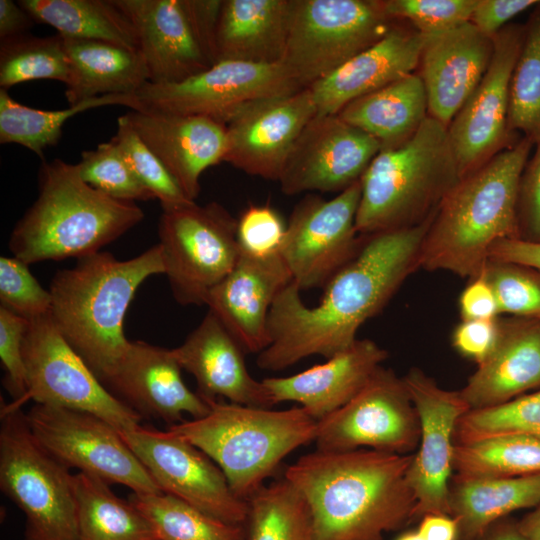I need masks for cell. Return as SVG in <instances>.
Wrapping results in <instances>:
<instances>
[{"instance_id": "6da1fadb", "label": "cell", "mask_w": 540, "mask_h": 540, "mask_svg": "<svg viewBox=\"0 0 540 540\" xmlns=\"http://www.w3.org/2000/svg\"><path fill=\"white\" fill-rule=\"evenodd\" d=\"M434 216L414 226L363 235L358 252L322 287L315 307L306 306L300 288L290 282L271 307L270 344L258 354V367L280 371L309 356L328 359L349 348L359 328L419 267L421 245Z\"/></svg>"}, {"instance_id": "7a4b0ae2", "label": "cell", "mask_w": 540, "mask_h": 540, "mask_svg": "<svg viewBox=\"0 0 540 540\" xmlns=\"http://www.w3.org/2000/svg\"><path fill=\"white\" fill-rule=\"evenodd\" d=\"M412 459L372 449H316L284 477L309 503L315 540H384L414 521L416 499L406 480Z\"/></svg>"}, {"instance_id": "3957f363", "label": "cell", "mask_w": 540, "mask_h": 540, "mask_svg": "<svg viewBox=\"0 0 540 540\" xmlns=\"http://www.w3.org/2000/svg\"><path fill=\"white\" fill-rule=\"evenodd\" d=\"M533 146L520 137L458 181L436 210L421 245L419 267L472 279L497 241L519 238L518 188Z\"/></svg>"}, {"instance_id": "277c9868", "label": "cell", "mask_w": 540, "mask_h": 540, "mask_svg": "<svg viewBox=\"0 0 540 540\" xmlns=\"http://www.w3.org/2000/svg\"><path fill=\"white\" fill-rule=\"evenodd\" d=\"M154 274H164L159 244L129 260L99 251L77 259L51 280L49 317L101 382L113 374L129 346L123 329L126 311L138 287Z\"/></svg>"}, {"instance_id": "5b68a950", "label": "cell", "mask_w": 540, "mask_h": 540, "mask_svg": "<svg viewBox=\"0 0 540 540\" xmlns=\"http://www.w3.org/2000/svg\"><path fill=\"white\" fill-rule=\"evenodd\" d=\"M38 180V197L9 239L13 256L28 265L99 252L144 218L134 202L113 199L85 183L77 164L43 161Z\"/></svg>"}, {"instance_id": "8992f818", "label": "cell", "mask_w": 540, "mask_h": 540, "mask_svg": "<svg viewBox=\"0 0 540 540\" xmlns=\"http://www.w3.org/2000/svg\"><path fill=\"white\" fill-rule=\"evenodd\" d=\"M460 179L447 127L428 116L409 140L381 148L362 175L357 232L372 235L425 221Z\"/></svg>"}, {"instance_id": "52a82bcc", "label": "cell", "mask_w": 540, "mask_h": 540, "mask_svg": "<svg viewBox=\"0 0 540 540\" xmlns=\"http://www.w3.org/2000/svg\"><path fill=\"white\" fill-rule=\"evenodd\" d=\"M209 413L169 430L203 451L222 470L233 493L247 501L273 476L282 460L314 442L317 420L306 410L206 401Z\"/></svg>"}, {"instance_id": "ba28073f", "label": "cell", "mask_w": 540, "mask_h": 540, "mask_svg": "<svg viewBox=\"0 0 540 540\" xmlns=\"http://www.w3.org/2000/svg\"><path fill=\"white\" fill-rule=\"evenodd\" d=\"M0 489L25 515V540H78L74 475L14 402L1 406Z\"/></svg>"}, {"instance_id": "9c48e42d", "label": "cell", "mask_w": 540, "mask_h": 540, "mask_svg": "<svg viewBox=\"0 0 540 540\" xmlns=\"http://www.w3.org/2000/svg\"><path fill=\"white\" fill-rule=\"evenodd\" d=\"M396 20L382 0H292L282 64L307 88L382 39Z\"/></svg>"}, {"instance_id": "30bf717a", "label": "cell", "mask_w": 540, "mask_h": 540, "mask_svg": "<svg viewBox=\"0 0 540 540\" xmlns=\"http://www.w3.org/2000/svg\"><path fill=\"white\" fill-rule=\"evenodd\" d=\"M236 230L237 219L216 202L162 209L158 244L179 304H206L210 291L231 272L240 256Z\"/></svg>"}, {"instance_id": "8fae6325", "label": "cell", "mask_w": 540, "mask_h": 540, "mask_svg": "<svg viewBox=\"0 0 540 540\" xmlns=\"http://www.w3.org/2000/svg\"><path fill=\"white\" fill-rule=\"evenodd\" d=\"M22 352L26 400L89 412L120 431L140 425L142 416L108 391L49 314L28 321Z\"/></svg>"}, {"instance_id": "7c38bea8", "label": "cell", "mask_w": 540, "mask_h": 540, "mask_svg": "<svg viewBox=\"0 0 540 540\" xmlns=\"http://www.w3.org/2000/svg\"><path fill=\"white\" fill-rule=\"evenodd\" d=\"M41 445L66 467L77 468L133 493H163L123 440L120 430L89 412L36 404L26 414Z\"/></svg>"}, {"instance_id": "4fadbf2b", "label": "cell", "mask_w": 540, "mask_h": 540, "mask_svg": "<svg viewBox=\"0 0 540 540\" xmlns=\"http://www.w3.org/2000/svg\"><path fill=\"white\" fill-rule=\"evenodd\" d=\"M301 89L282 63L223 60L181 82H147L134 94V110L202 116L226 125L253 102Z\"/></svg>"}, {"instance_id": "5bb4252c", "label": "cell", "mask_w": 540, "mask_h": 540, "mask_svg": "<svg viewBox=\"0 0 540 540\" xmlns=\"http://www.w3.org/2000/svg\"><path fill=\"white\" fill-rule=\"evenodd\" d=\"M419 439V417L403 378L380 366L353 399L317 422L314 442L321 451L412 454Z\"/></svg>"}, {"instance_id": "9a60e30c", "label": "cell", "mask_w": 540, "mask_h": 540, "mask_svg": "<svg viewBox=\"0 0 540 540\" xmlns=\"http://www.w3.org/2000/svg\"><path fill=\"white\" fill-rule=\"evenodd\" d=\"M360 196L359 180L330 200L308 195L294 207L279 254L300 290L322 288L358 252Z\"/></svg>"}, {"instance_id": "2e32d148", "label": "cell", "mask_w": 540, "mask_h": 540, "mask_svg": "<svg viewBox=\"0 0 540 540\" xmlns=\"http://www.w3.org/2000/svg\"><path fill=\"white\" fill-rule=\"evenodd\" d=\"M120 434L160 490L227 523L245 526L248 502L203 451L173 433L138 425Z\"/></svg>"}, {"instance_id": "e0dca14e", "label": "cell", "mask_w": 540, "mask_h": 540, "mask_svg": "<svg viewBox=\"0 0 540 540\" xmlns=\"http://www.w3.org/2000/svg\"><path fill=\"white\" fill-rule=\"evenodd\" d=\"M524 24L509 23L494 37L490 65L447 127L461 178L517 140L508 129L510 87Z\"/></svg>"}, {"instance_id": "ac0fdd59", "label": "cell", "mask_w": 540, "mask_h": 540, "mask_svg": "<svg viewBox=\"0 0 540 540\" xmlns=\"http://www.w3.org/2000/svg\"><path fill=\"white\" fill-rule=\"evenodd\" d=\"M402 378L420 422L419 444L406 473L416 499L414 521L430 513L450 515L454 434L459 419L470 408L460 391L440 387L419 368H411Z\"/></svg>"}, {"instance_id": "d6986e66", "label": "cell", "mask_w": 540, "mask_h": 540, "mask_svg": "<svg viewBox=\"0 0 540 540\" xmlns=\"http://www.w3.org/2000/svg\"><path fill=\"white\" fill-rule=\"evenodd\" d=\"M380 143L338 114H316L303 128L278 182L286 195L342 192L357 181L380 151Z\"/></svg>"}, {"instance_id": "ffe728a7", "label": "cell", "mask_w": 540, "mask_h": 540, "mask_svg": "<svg viewBox=\"0 0 540 540\" xmlns=\"http://www.w3.org/2000/svg\"><path fill=\"white\" fill-rule=\"evenodd\" d=\"M316 114L309 88L243 107L226 123L224 162L246 174L278 181L293 144Z\"/></svg>"}, {"instance_id": "44dd1931", "label": "cell", "mask_w": 540, "mask_h": 540, "mask_svg": "<svg viewBox=\"0 0 540 540\" xmlns=\"http://www.w3.org/2000/svg\"><path fill=\"white\" fill-rule=\"evenodd\" d=\"M292 282L279 253L254 257L240 252L231 272L209 293L206 305L245 353H260L270 344L268 317L279 293Z\"/></svg>"}, {"instance_id": "7402d4cb", "label": "cell", "mask_w": 540, "mask_h": 540, "mask_svg": "<svg viewBox=\"0 0 540 540\" xmlns=\"http://www.w3.org/2000/svg\"><path fill=\"white\" fill-rule=\"evenodd\" d=\"M181 366L172 349L143 341H130L113 374L104 382L118 398L141 416L146 415L174 425L206 416L209 404L184 383Z\"/></svg>"}, {"instance_id": "603a6c76", "label": "cell", "mask_w": 540, "mask_h": 540, "mask_svg": "<svg viewBox=\"0 0 540 540\" xmlns=\"http://www.w3.org/2000/svg\"><path fill=\"white\" fill-rule=\"evenodd\" d=\"M124 115L186 197L195 201L201 174L224 162L226 125L202 116L147 110H131Z\"/></svg>"}, {"instance_id": "cb8c5ba5", "label": "cell", "mask_w": 540, "mask_h": 540, "mask_svg": "<svg viewBox=\"0 0 540 540\" xmlns=\"http://www.w3.org/2000/svg\"><path fill=\"white\" fill-rule=\"evenodd\" d=\"M493 51V38L471 22L427 36L417 73L425 87L428 116L448 127L482 80Z\"/></svg>"}, {"instance_id": "d4e9b609", "label": "cell", "mask_w": 540, "mask_h": 540, "mask_svg": "<svg viewBox=\"0 0 540 540\" xmlns=\"http://www.w3.org/2000/svg\"><path fill=\"white\" fill-rule=\"evenodd\" d=\"M172 352L195 378L197 393L205 401L221 397L247 406L275 405L263 382L248 371L241 345L212 311Z\"/></svg>"}, {"instance_id": "484cf974", "label": "cell", "mask_w": 540, "mask_h": 540, "mask_svg": "<svg viewBox=\"0 0 540 540\" xmlns=\"http://www.w3.org/2000/svg\"><path fill=\"white\" fill-rule=\"evenodd\" d=\"M427 36L394 23L378 42L310 87L318 114H338L350 102L415 72Z\"/></svg>"}, {"instance_id": "4316f807", "label": "cell", "mask_w": 540, "mask_h": 540, "mask_svg": "<svg viewBox=\"0 0 540 540\" xmlns=\"http://www.w3.org/2000/svg\"><path fill=\"white\" fill-rule=\"evenodd\" d=\"M388 352L370 339H357L349 348L288 377L262 380L275 405L297 402L319 421L353 399L387 359Z\"/></svg>"}, {"instance_id": "83f0119b", "label": "cell", "mask_w": 540, "mask_h": 540, "mask_svg": "<svg viewBox=\"0 0 540 540\" xmlns=\"http://www.w3.org/2000/svg\"><path fill=\"white\" fill-rule=\"evenodd\" d=\"M112 2L136 30L149 82L177 83L211 67L194 36L182 0Z\"/></svg>"}, {"instance_id": "f1b7e54d", "label": "cell", "mask_w": 540, "mask_h": 540, "mask_svg": "<svg viewBox=\"0 0 540 540\" xmlns=\"http://www.w3.org/2000/svg\"><path fill=\"white\" fill-rule=\"evenodd\" d=\"M532 389H540V320L501 321V336L493 353L459 390L470 410L503 404Z\"/></svg>"}, {"instance_id": "f546056e", "label": "cell", "mask_w": 540, "mask_h": 540, "mask_svg": "<svg viewBox=\"0 0 540 540\" xmlns=\"http://www.w3.org/2000/svg\"><path fill=\"white\" fill-rule=\"evenodd\" d=\"M292 0H223L217 34L218 62L281 63Z\"/></svg>"}, {"instance_id": "4dcf8cb0", "label": "cell", "mask_w": 540, "mask_h": 540, "mask_svg": "<svg viewBox=\"0 0 540 540\" xmlns=\"http://www.w3.org/2000/svg\"><path fill=\"white\" fill-rule=\"evenodd\" d=\"M64 45L70 69L65 85L69 106L99 96L135 94L149 82L148 68L139 51L74 38H64Z\"/></svg>"}, {"instance_id": "1f68e13d", "label": "cell", "mask_w": 540, "mask_h": 540, "mask_svg": "<svg viewBox=\"0 0 540 540\" xmlns=\"http://www.w3.org/2000/svg\"><path fill=\"white\" fill-rule=\"evenodd\" d=\"M448 501L450 516L458 526L457 540H480L496 521L540 504V472L515 477H454Z\"/></svg>"}, {"instance_id": "d6a6232c", "label": "cell", "mask_w": 540, "mask_h": 540, "mask_svg": "<svg viewBox=\"0 0 540 540\" xmlns=\"http://www.w3.org/2000/svg\"><path fill=\"white\" fill-rule=\"evenodd\" d=\"M338 115L374 137L381 148L401 145L428 117L424 84L414 72L350 102Z\"/></svg>"}, {"instance_id": "836d02e7", "label": "cell", "mask_w": 540, "mask_h": 540, "mask_svg": "<svg viewBox=\"0 0 540 540\" xmlns=\"http://www.w3.org/2000/svg\"><path fill=\"white\" fill-rule=\"evenodd\" d=\"M36 23L64 38L97 40L139 51L136 30L112 0H20Z\"/></svg>"}, {"instance_id": "e575fe53", "label": "cell", "mask_w": 540, "mask_h": 540, "mask_svg": "<svg viewBox=\"0 0 540 540\" xmlns=\"http://www.w3.org/2000/svg\"><path fill=\"white\" fill-rule=\"evenodd\" d=\"M78 540H159L148 518L98 477L74 475Z\"/></svg>"}, {"instance_id": "d590c367", "label": "cell", "mask_w": 540, "mask_h": 540, "mask_svg": "<svg viewBox=\"0 0 540 540\" xmlns=\"http://www.w3.org/2000/svg\"><path fill=\"white\" fill-rule=\"evenodd\" d=\"M109 105H123L134 110V94H112L85 100L61 110H41L23 105L7 90H0V143L19 144L42 160L48 147L55 146L62 135L65 122L89 109Z\"/></svg>"}, {"instance_id": "8d00e7d4", "label": "cell", "mask_w": 540, "mask_h": 540, "mask_svg": "<svg viewBox=\"0 0 540 540\" xmlns=\"http://www.w3.org/2000/svg\"><path fill=\"white\" fill-rule=\"evenodd\" d=\"M247 502V540H315L309 503L284 476L261 486Z\"/></svg>"}, {"instance_id": "74e56055", "label": "cell", "mask_w": 540, "mask_h": 540, "mask_svg": "<svg viewBox=\"0 0 540 540\" xmlns=\"http://www.w3.org/2000/svg\"><path fill=\"white\" fill-rule=\"evenodd\" d=\"M455 478L515 477L540 472V439L505 435L455 444Z\"/></svg>"}, {"instance_id": "f35d334b", "label": "cell", "mask_w": 540, "mask_h": 540, "mask_svg": "<svg viewBox=\"0 0 540 540\" xmlns=\"http://www.w3.org/2000/svg\"><path fill=\"white\" fill-rule=\"evenodd\" d=\"M129 500L159 540H247L245 526L219 520L172 495L132 493Z\"/></svg>"}, {"instance_id": "ab89813d", "label": "cell", "mask_w": 540, "mask_h": 540, "mask_svg": "<svg viewBox=\"0 0 540 540\" xmlns=\"http://www.w3.org/2000/svg\"><path fill=\"white\" fill-rule=\"evenodd\" d=\"M508 129L540 142V1L524 24V39L510 87Z\"/></svg>"}, {"instance_id": "60d3db41", "label": "cell", "mask_w": 540, "mask_h": 540, "mask_svg": "<svg viewBox=\"0 0 540 540\" xmlns=\"http://www.w3.org/2000/svg\"><path fill=\"white\" fill-rule=\"evenodd\" d=\"M69 61L64 38L26 34L0 43V87L7 90L31 80L69 81Z\"/></svg>"}, {"instance_id": "b9f144b4", "label": "cell", "mask_w": 540, "mask_h": 540, "mask_svg": "<svg viewBox=\"0 0 540 540\" xmlns=\"http://www.w3.org/2000/svg\"><path fill=\"white\" fill-rule=\"evenodd\" d=\"M505 435L540 439V397L536 392L496 406L469 410L456 425L454 442L467 444Z\"/></svg>"}, {"instance_id": "7bdbcfd3", "label": "cell", "mask_w": 540, "mask_h": 540, "mask_svg": "<svg viewBox=\"0 0 540 540\" xmlns=\"http://www.w3.org/2000/svg\"><path fill=\"white\" fill-rule=\"evenodd\" d=\"M77 167L85 183L113 199L134 203L155 199L112 139L83 151Z\"/></svg>"}, {"instance_id": "ee69618b", "label": "cell", "mask_w": 540, "mask_h": 540, "mask_svg": "<svg viewBox=\"0 0 540 540\" xmlns=\"http://www.w3.org/2000/svg\"><path fill=\"white\" fill-rule=\"evenodd\" d=\"M144 186L160 201L162 209L190 202L160 159L143 142L125 115L117 120L116 134L111 138Z\"/></svg>"}, {"instance_id": "f6af8a7d", "label": "cell", "mask_w": 540, "mask_h": 540, "mask_svg": "<svg viewBox=\"0 0 540 540\" xmlns=\"http://www.w3.org/2000/svg\"><path fill=\"white\" fill-rule=\"evenodd\" d=\"M500 314L540 320V272L520 264L488 260L483 268Z\"/></svg>"}, {"instance_id": "bcb514c9", "label": "cell", "mask_w": 540, "mask_h": 540, "mask_svg": "<svg viewBox=\"0 0 540 540\" xmlns=\"http://www.w3.org/2000/svg\"><path fill=\"white\" fill-rule=\"evenodd\" d=\"M478 0H382L386 15L407 21L425 36L438 35L470 22Z\"/></svg>"}, {"instance_id": "7dc6e473", "label": "cell", "mask_w": 540, "mask_h": 540, "mask_svg": "<svg viewBox=\"0 0 540 540\" xmlns=\"http://www.w3.org/2000/svg\"><path fill=\"white\" fill-rule=\"evenodd\" d=\"M1 306L29 320L46 316L51 294L32 275L28 264L17 257L0 258Z\"/></svg>"}, {"instance_id": "c3c4849f", "label": "cell", "mask_w": 540, "mask_h": 540, "mask_svg": "<svg viewBox=\"0 0 540 540\" xmlns=\"http://www.w3.org/2000/svg\"><path fill=\"white\" fill-rule=\"evenodd\" d=\"M286 227L287 223L270 205H249L237 219L240 252L254 257L279 253Z\"/></svg>"}, {"instance_id": "681fc988", "label": "cell", "mask_w": 540, "mask_h": 540, "mask_svg": "<svg viewBox=\"0 0 540 540\" xmlns=\"http://www.w3.org/2000/svg\"><path fill=\"white\" fill-rule=\"evenodd\" d=\"M28 320L0 307V358L6 371L4 386L13 402L22 405L26 401V371L23 360V340Z\"/></svg>"}, {"instance_id": "f907efd6", "label": "cell", "mask_w": 540, "mask_h": 540, "mask_svg": "<svg viewBox=\"0 0 540 540\" xmlns=\"http://www.w3.org/2000/svg\"><path fill=\"white\" fill-rule=\"evenodd\" d=\"M522 171L517 200L519 238L540 243V142Z\"/></svg>"}, {"instance_id": "816d5d0a", "label": "cell", "mask_w": 540, "mask_h": 540, "mask_svg": "<svg viewBox=\"0 0 540 540\" xmlns=\"http://www.w3.org/2000/svg\"><path fill=\"white\" fill-rule=\"evenodd\" d=\"M500 336L498 318L462 320L452 333V345L463 357L480 365L493 353Z\"/></svg>"}, {"instance_id": "f5cc1de1", "label": "cell", "mask_w": 540, "mask_h": 540, "mask_svg": "<svg viewBox=\"0 0 540 540\" xmlns=\"http://www.w3.org/2000/svg\"><path fill=\"white\" fill-rule=\"evenodd\" d=\"M191 29L204 56L218 62L217 34L223 0H182Z\"/></svg>"}, {"instance_id": "db71d44e", "label": "cell", "mask_w": 540, "mask_h": 540, "mask_svg": "<svg viewBox=\"0 0 540 540\" xmlns=\"http://www.w3.org/2000/svg\"><path fill=\"white\" fill-rule=\"evenodd\" d=\"M538 0H478L470 22L485 36L493 38L509 21Z\"/></svg>"}, {"instance_id": "11a10c76", "label": "cell", "mask_w": 540, "mask_h": 540, "mask_svg": "<svg viewBox=\"0 0 540 540\" xmlns=\"http://www.w3.org/2000/svg\"><path fill=\"white\" fill-rule=\"evenodd\" d=\"M459 310L462 320L496 319L500 315L495 293L483 270L462 291Z\"/></svg>"}, {"instance_id": "9f6ffc18", "label": "cell", "mask_w": 540, "mask_h": 540, "mask_svg": "<svg viewBox=\"0 0 540 540\" xmlns=\"http://www.w3.org/2000/svg\"><path fill=\"white\" fill-rule=\"evenodd\" d=\"M488 260L520 264L540 272V243L520 238L502 239L491 247Z\"/></svg>"}, {"instance_id": "6f0895ef", "label": "cell", "mask_w": 540, "mask_h": 540, "mask_svg": "<svg viewBox=\"0 0 540 540\" xmlns=\"http://www.w3.org/2000/svg\"><path fill=\"white\" fill-rule=\"evenodd\" d=\"M35 23L18 2L0 0V43L29 34Z\"/></svg>"}, {"instance_id": "680465c9", "label": "cell", "mask_w": 540, "mask_h": 540, "mask_svg": "<svg viewBox=\"0 0 540 540\" xmlns=\"http://www.w3.org/2000/svg\"><path fill=\"white\" fill-rule=\"evenodd\" d=\"M424 540H457L458 526L455 519L442 513H430L419 520L417 529Z\"/></svg>"}, {"instance_id": "91938a15", "label": "cell", "mask_w": 540, "mask_h": 540, "mask_svg": "<svg viewBox=\"0 0 540 540\" xmlns=\"http://www.w3.org/2000/svg\"><path fill=\"white\" fill-rule=\"evenodd\" d=\"M480 540H527L519 528L517 520L509 517L493 523Z\"/></svg>"}, {"instance_id": "94428289", "label": "cell", "mask_w": 540, "mask_h": 540, "mask_svg": "<svg viewBox=\"0 0 540 540\" xmlns=\"http://www.w3.org/2000/svg\"><path fill=\"white\" fill-rule=\"evenodd\" d=\"M518 524L527 540H540V504L519 520Z\"/></svg>"}, {"instance_id": "6125c7cd", "label": "cell", "mask_w": 540, "mask_h": 540, "mask_svg": "<svg viewBox=\"0 0 540 540\" xmlns=\"http://www.w3.org/2000/svg\"><path fill=\"white\" fill-rule=\"evenodd\" d=\"M395 540H424L417 530H409L401 533Z\"/></svg>"}, {"instance_id": "be15d7a7", "label": "cell", "mask_w": 540, "mask_h": 540, "mask_svg": "<svg viewBox=\"0 0 540 540\" xmlns=\"http://www.w3.org/2000/svg\"><path fill=\"white\" fill-rule=\"evenodd\" d=\"M536 394L540 397V389L536 391Z\"/></svg>"}]
</instances>
